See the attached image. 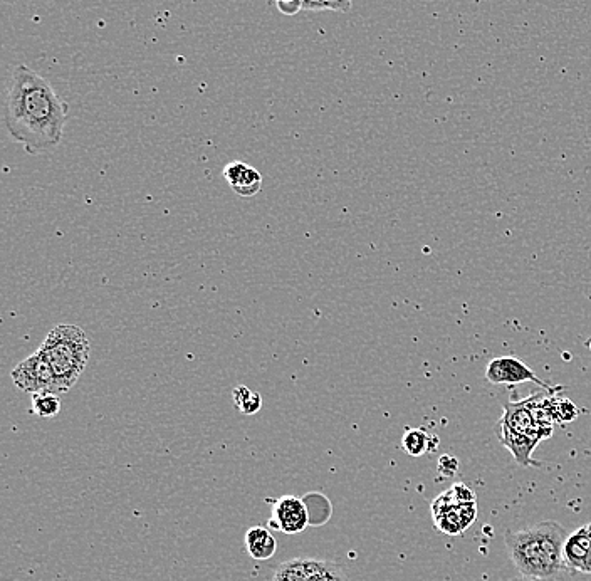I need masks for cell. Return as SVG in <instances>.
Masks as SVG:
<instances>
[{
	"instance_id": "1",
	"label": "cell",
	"mask_w": 591,
	"mask_h": 581,
	"mask_svg": "<svg viewBox=\"0 0 591 581\" xmlns=\"http://www.w3.org/2000/svg\"><path fill=\"white\" fill-rule=\"evenodd\" d=\"M69 106L53 86L26 64H17L7 86L4 123L29 155H41L59 147Z\"/></svg>"
},
{
	"instance_id": "2",
	"label": "cell",
	"mask_w": 591,
	"mask_h": 581,
	"mask_svg": "<svg viewBox=\"0 0 591 581\" xmlns=\"http://www.w3.org/2000/svg\"><path fill=\"white\" fill-rule=\"evenodd\" d=\"M568 531L556 521H543L521 531L508 529L506 548L521 576L558 581L568 571L563 556Z\"/></svg>"
},
{
	"instance_id": "3",
	"label": "cell",
	"mask_w": 591,
	"mask_h": 581,
	"mask_svg": "<svg viewBox=\"0 0 591 581\" xmlns=\"http://www.w3.org/2000/svg\"><path fill=\"white\" fill-rule=\"evenodd\" d=\"M37 350L41 351L53 368L59 395H63L76 385L86 370L91 345L79 326L58 325L49 331Z\"/></svg>"
},
{
	"instance_id": "4",
	"label": "cell",
	"mask_w": 591,
	"mask_h": 581,
	"mask_svg": "<svg viewBox=\"0 0 591 581\" xmlns=\"http://www.w3.org/2000/svg\"><path fill=\"white\" fill-rule=\"evenodd\" d=\"M271 581H350L346 571L333 561L294 558L276 568Z\"/></svg>"
},
{
	"instance_id": "5",
	"label": "cell",
	"mask_w": 591,
	"mask_h": 581,
	"mask_svg": "<svg viewBox=\"0 0 591 581\" xmlns=\"http://www.w3.org/2000/svg\"><path fill=\"white\" fill-rule=\"evenodd\" d=\"M12 382L22 392L59 393L58 382L54 377L53 368L39 350L32 353L31 356H27L26 360H22L12 370Z\"/></svg>"
},
{
	"instance_id": "6",
	"label": "cell",
	"mask_w": 591,
	"mask_h": 581,
	"mask_svg": "<svg viewBox=\"0 0 591 581\" xmlns=\"http://www.w3.org/2000/svg\"><path fill=\"white\" fill-rule=\"evenodd\" d=\"M267 503H271V518L267 519L269 529H276L284 534H299L311 523L308 504L298 496L286 494Z\"/></svg>"
},
{
	"instance_id": "7",
	"label": "cell",
	"mask_w": 591,
	"mask_h": 581,
	"mask_svg": "<svg viewBox=\"0 0 591 581\" xmlns=\"http://www.w3.org/2000/svg\"><path fill=\"white\" fill-rule=\"evenodd\" d=\"M486 378L489 382L494 383V385H518V383L533 382L550 393L563 390V387H551L548 383L543 382L534 373L533 368H529L526 363L521 362L516 356H499V358H494L487 365Z\"/></svg>"
},
{
	"instance_id": "8",
	"label": "cell",
	"mask_w": 591,
	"mask_h": 581,
	"mask_svg": "<svg viewBox=\"0 0 591 581\" xmlns=\"http://www.w3.org/2000/svg\"><path fill=\"white\" fill-rule=\"evenodd\" d=\"M534 395L524 398L521 402H511L504 405V415L499 419L509 429L518 434L536 437L539 440L550 439L553 435V427H543L538 424L533 412Z\"/></svg>"
},
{
	"instance_id": "9",
	"label": "cell",
	"mask_w": 591,
	"mask_h": 581,
	"mask_svg": "<svg viewBox=\"0 0 591 581\" xmlns=\"http://www.w3.org/2000/svg\"><path fill=\"white\" fill-rule=\"evenodd\" d=\"M224 178L239 197H256L262 189V175L259 170L244 162H232L224 167Z\"/></svg>"
},
{
	"instance_id": "10",
	"label": "cell",
	"mask_w": 591,
	"mask_h": 581,
	"mask_svg": "<svg viewBox=\"0 0 591 581\" xmlns=\"http://www.w3.org/2000/svg\"><path fill=\"white\" fill-rule=\"evenodd\" d=\"M496 434L499 437V442L511 451L519 466H541L539 462L533 461V457H531L536 445L541 440L536 439V437H529V435L518 434V432L509 429L508 425H504L503 422H497Z\"/></svg>"
},
{
	"instance_id": "11",
	"label": "cell",
	"mask_w": 591,
	"mask_h": 581,
	"mask_svg": "<svg viewBox=\"0 0 591 581\" xmlns=\"http://www.w3.org/2000/svg\"><path fill=\"white\" fill-rule=\"evenodd\" d=\"M591 551V533L588 524L575 529L573 533L568 534L565 546H563V556H565L566 568L568 571H580L585 573L586 560Z\"/></svg>"
},
{
	"instance_id": "12",
	"label": "cell",
	"mask_w": 591,
	"mask_h": 581,
	"mask_svg": "<svg viewBox=\"0 0 591 581\" xmlns=\"http://www.w3.org/2000/svg\"><path fill=\"white\" fill-rule=\"evenodd\" d=\"M477 518V504H457L449 511L440 514L434 518L435 528L440 533L449 534V536H459L471 526Z\"/></svg>"
},
{
	"instance_id": "13",
	"label": "cell",
	"mask_w": 591,
	"mask_h": 581,
	"mask_svg": "<svg viewBox=\"0 0 591 581\" xmlns=\"http://www.w3.org/2000/svg\"><path fill=\"white\" fill-rule=\"evenodd\" d=\"M244 543H246L247 553L252 560L256 561L271 560L278 551V541L271 533V529L262 528V526H252L247 529Z\"/></svg>"
},
{
	"instance_id": "14",
	"label": "cell",
	"mask_w": 591,
	"mask_h": 581,
	"mask_svg": "<svg viewBox=\"0 0 591 581\" xmlns=\"http://www.w3.org/2000/svg\"><path fill=\"white\" fill-rule=\"evenodd\" d=\"M439 437L432 435L425 429H408L402 437L403 451L408 456L420 457L437 449Z\"/></svg>"
},
{
	"instance_id": "15",
	"label": "cell",
	"mask_w": 591,
	"mask_h": 581,
	"mask_svg": "<svg viewBox=\"0 0 591 581\" xmlns=\"http://www.w3.org/2000/svg\"><path fill=\"white\" fill-rule=\"evenodd\" d=\"M59 412H61L59 393H32L31 414L37 415L41 419H53V417H58Z\"/></svg>"
},
{
	"instance_id": "16",
	"label": "cell",
	"mask_w": 591,
	"mask_h": 581,
	"mask_svg": "<svg viewBox=\"0 0 591 581\" xmlns=\"http://www.w3.org/2000/svg\"><path fill=\"white\" fill-rule=\"evenodd\" d=\"M234 405L242 415H256L262 409V397L259 393L252 392L246 385H237L232 390Z\"/></svg>"
},
{
	"instance_id": "17",
	"label": "cell",
	"mask_w": 591,
	"mask_h": 581,
	"mask_svg": "<svg viewBox=\"0 0 591 581\" xmlns=\"http://www.w3.org/2000/svg\"><path fill=\"white\" fill-rule=\"evenodd\" d=\"M548 404H550L551 417L555 420V424L573 422L581 414V410L565 397L551 395V397H548Z\"/></svg>"
},
{
	"instance_id": "18",
	"label": "cell",
	"mask_w": 591,
	"mask_h": 581,
	"mask_svg": "<svg viewBox=\"0 0 591 581\" xmlns=\"http://www.w3.org/2000/svg\"><path fill=\"white\" fill-rule=\"evenodd\" d=\"M303 11L350 12L353 0H301Z\"/></svg>"
},
{
	"instance_id": "19",
	"label": "cell",
	"mask_w": 591,
	"mask_h": 581,
	"mask_svg": "<svg viewBox=\"0 0 591 581\" xmlns=\"http://www.w3.org/2000/svg\"><path fill=\"white\" fill-rule=\"evenodd\" d=\"M454 498H456L457 504H472L476 503V493L472 491L471 487H467L462 482H457L454 486L450 487Z\"/></svg>"
},
{
	"instance_id": "20",
	"label": "cell",
	"mask_w": 591,
	"mask_h": 581,
	"mask_svg": "<svg viewBox=\"0 0 591 581\" xmlns=\"http://www.w3.org/2000/svg\"><path fill=\"white\" fill-rule=\"evenodd\" d=\"M459 471V461L454 456H442L439 459V474L444 477H454Z\"/></svg>"
},
{
	"instance_id": "21",
	"label": "cell",
	"mask_w": 591,
	"mask_h": 581,
	"mask_svg": "<svg viewBox=\"0 0 591 581\" xmlns=\"http://www.w3.org/2000/svg\"><path fill=\"white\" fill-rule=\"evenodd\" d=\"M276 2L278 11L284 16H296L298 12L303 11V2L301 0H272Z\"/></svg>"
},
{
	"instance_id": "22",
	"label": "cell",
	"mask_w": 591,
	"mask_h": 581,
	"mask_svg": "<svg viewBox=\"0 0 591 581\" xmlns=\"http://www.w3.org/2000/svg\"><path fill=\"white\" fill-rule=\"evenodd\" d=\"M588 528H590V533H591V523L588 524ZM585 573H588V575H591V551H590V555H588V560H586Z\"/></svg>"
},
{
	"instance_id": "23",
	"label": "cell",
	"mask_w": 591,
	"mask_h": 581,
	"mask_svg": "<svg viewBox=\"0 0 591 581\" xmlns=\"http://www.w3.org/2000/svg\"><path fill=\"white\" fill-rule=\"evenodd\" d=\"M518 581H550V580H538V578H526V576H523V578H521V580Z\"/></svg>"
}]
</instances>
